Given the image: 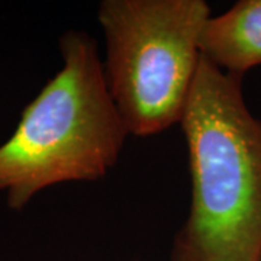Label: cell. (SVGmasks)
<instances>
[{"instance_id": "7a4b0ae2", "label": "cell", "mask_w": 261, "mask_h": 261, "mask_svg": "<svg viewBox=\"0 0 261 261\" xmlns=\"http://www.w3.org/2000/svg\"><path fill=\"white\" fill-rule=\"evenodd\" d=\"M60 49L63 68L0 145V190L16 211L42 189L105 177L129 135L109 93L96 41L68 31Z\"/></svg>"}, {"instance_id": "6da1fadb", "label": "cell", "mask_w": 261, "mask_h": 261, "mask_svg": "<svg viewBox=\"0 0 261 261\" xmlns=\"http://www.w3.org/2000/svg\"><path fill=\"white\" fill-rule=\"evenodd\" d=\"M192 202L171 261L261 260V119L243 79L203 57L181 118Z\"/></svg>"}, {"instance_id": "3957f363", "label": "cell", "mask_w": 261, "mask_h": 261, "mask_svg": "<svg viewBox=\"0 0 261 261\" xmlns=\"http://www.w3.org/2000/svg\"><path fill=\"white\" fill-rule=\"evenodd\" d=\"M203 0H105V79L126 129L149 137L180 123L200 63Z\"/></svg>"}, {"instance_id": "5b68a950", "label": "cell", "mask_w": 261, "mask_h": 261, "mask_svg": "<svg viewBox=\"0 0 261 261\" xmlns=\"http://www.w3.org/2000/svg\"><path fill=\"white\" fill-rule=\"evenodd\" d=\"M260 261H261V260H260Z\"/></svg>"}, {"instance_id": "277c9868", "label": "cell", "mask_w": 261, "mask_h": 261, "mask_svg": "<svg viewBox=\"0 0 261 261\" xmlns=\"http://www.w3.org/2000/svg\"><path fill=\"white\" fill-rule=\"evenodd\" d=\"M200 56L226 74L243 79L261 65V0H240L206 20Z\"/></svg>"}]
</instances>
